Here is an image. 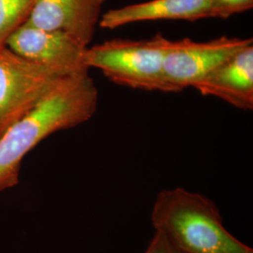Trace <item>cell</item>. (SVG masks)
<instances>
[{
  "mask_svg": "<svg viewBox=\"0 0 253 253\" xmlns=\"http://www.w3.org/2000/svg\"><path fill=\"white\" fill-rule=\"evenodd\" d=\"M99 91L88 73L61 78L39 103L0 137V191L18 183L23 159L54 132L88 121Z\"/></svg>",
  "mask_w": 253,
  "mask_h": 253,
  "instance_id": "cell-1",
  "label": "cell"
},
{
  "mask_svg": "<svg viewBox=\"0 0 253 253\" xmlns=\"http://www.w3.org/2000/svg\"><path fill=\"white\" fill-rule=\"evenodd\" d=\"M151 223L177 253H253L232 235L213 200L184 188L161 190Z\"/></svg>",
  "mask_w": 253,
  "mask_h": 253,
  "instance_id": "cell-2",
  "label": "cell"
},
{
  "mask_svg": "<svg viewBox=\"0 0 253 253\" xmlns=\"http://www.w3.org/2000/svg\"><path fill=\"white\" fill-rule=\"evenodd\" d=\"M162 33L144 41L115 39L87 47L85 62L110 81L134 89L170 93L163 63L169 43Z\"/></svg>",
  "mask_w": 253,
  "mask_h": 253,
  "instance_id": "cell-3",
  "label": "cell"
},
{
  "mask_svg": "<svg viewBox=\"0 0 253 253\" xmlns=\"http://www.w3.org/2000/svg\"><path fill=\"white\" fill-rule=\"evenodd\" d=\"M64 75L0 47V137L39 103Z\"/></svg>",
  "mask_w": 253,
  "mask_h": 253,
  "instance_id": "cell-4",
  "label": "cell"
},
{
  "mask_svg": "<svg viewBox=\"0 0 253 253\" xmlns=\"http://www.w3.org/2000/svg\"><path fill=\"white\" fill-rule=\"evenodd\" d=\"M250 44L253 39L222 36L208 42L169 41L163 70L171 92L191 87Z\"/></svg>",
  "mask_w": 253,
  "mask_h": 253,
  "instance_id": "cell-5",
  "label": "cell"
},
{
  "mask_svg": "<svg viewBox=\"0 0 253 253\" xmlns=\"http://www.w3.org/2000/svg\"><path fill=\"white\" fill-rule=\"evenodd\" d=\"M6 46L30 61L64 75L88 73L86 46L61 31L45 30L25 23L9 37Z\"/></svg>",
  "mask_w": 253,
  "mask_h": 253,
  "instance_id": "cell-6",
  "label": "cell"
},
{
  "mask_svg": "<svg viewBox=\"0 0 253 253\" xmlns=\"http://www.w3.org/2000/svg\"><path fill=\"white\" fill-rule=\"evenodd\" d=\"M105 0H36L27 24L45 30L61 31L88 47Z\"/></svg>",
  "mask_w": 253,
  "mask_h": 253,
  "instance_id": "cell-7",
  "label": "cell"
},
{
  "mask_svg": "<svg viewBox=\"0 0 253 253\" xmlns=\"http://www.w3.org/2000/svg\"><path fill=\"white\" fill-rule=\"evenodd\" d=\"M203 96L216 97L241 110L253 109V44L245 47L192 84Z\"/></svg>",
  "mask_w": 253,
  "mask_h": 253,
  "instance_id": "cell-8",
  "label": "cell"
},
{
  "mask_svg": "<svg viewBox=\"0 0 253 253\" xmlns=\"http://www.w3.org/2000/svg\"><path fill=\"white\" fill-rule=\"evenodd\" d=\"M210 17L209 0H150L110 9L101 15L99 26L105 29H115L145 21H197Z\"/></svg>",
  "mask_w": 253,
  "mask_h": 253,
  "instance_id": "cell-9",
  "label": "cell"
},
{
  "mask_svg": "<svg viewBox=\"0 0 253 253\" xmlns=\"http://www.w3.org/2000/svg\"><path fill=\"white\" fill-rule=\"evenodd\" d=\"M36 0H0V47L29 17Z\"/></svg>",
  "mask_w": 253,
  "mask_h": 253,
  "instance_id": "cell-10",
  "label": "cell"
},
{
  "mask_svg": "<svg viewBox=\"0 0 253 253\" xmlns=\"http://www.w3.org/2000/svg\"><path fill=\"white\" fill-rule=\"evenodd\" d=\"M209 2L212 18H230L253 7V0H209Z\"/></svg>",
  "mask_w": 253,
  "mask_h": 253,
  "instance_id": "cell-11",
  "label": "cell"
},
{
  "mask_svg": "<svg viewBox=\"0 0 253 253\" xmlns=\"http://www.w3.org/2000/svg\"><path fill=\"white\" fill-rule=\"evenodd\" d=\"M145 253H177L168 241L163 237V235L155 232L150 243L148 245L147 249L145 250Z\"/></svg>",
  "mask_w": 253,
  "mask_h": 253,
  "instance_id": "cell-12",
  "label": "cell"
}]
</instances>
